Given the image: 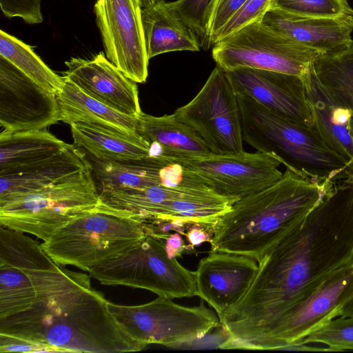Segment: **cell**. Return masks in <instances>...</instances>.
<instances>
[{
	"mask_svg": "<svg viewBox=\"0 0 353 353\" xmlns=\"http://www.w3.org/2000/svg\"><path fill=\"white\" fill-rule=\"evenodd\" d=\"M300 343H319L332 352L353 350V316L333 319L310 333Z\"/></svg>",
	"mask_w": 353,
	"mask_h": 353,
	"instance_id": "d6a6232c",
	"label": "cell"
},
{
	"mask_svg": "<svg viewBox=\"0 0 353 353\" xmlns=\"http://www.w3.org/2000/svg\"><path fill=\"white\" fill-rule=\"evenodd\" d=\"M145 236L141 222L99 203L41 246L56 263L90 272L134 248Z\"/></svg>",
	"mask_w": 353,
	"mask_h": 353,
	"instance_id": "5b68a950",
	"label": "cell"
},
{
	"mask_svg": "<svg viewBox=\"0 0 353 353\" xmlns=\"http://www.w3.org/2000/svg\"><path fill=\"white\" fill-rule=\"evenodd\" d=\"M261 21L321 54L339 52L353 43V17H303L269 8Z\"/></svg>",
	"mask_w": 353,
	"mask_h": 353,
	"instance_id": "ffe728a7",
	"label": "cell"
},
{
	"mask_svg": "<svg viewBox=\"0 0 353 353\" xmlns=\"http://www.w3.org/2000/svg\"><path fill=\"white\" fill-rule=\"evenodd\" d=\"M205 229L206 228L202 226L195 225L191 228L186 233H184V234L192 245H198L205 241H210L212 237L210 236Z\"/></svg>",
	"mask_w": 353,
	"mask_h": 353,
	"instance_id": "f35d334b",
	"label": "cell"
},
{
	"mask_svg": "<svg viewBox=\"0 0 353 353\" xmlns=\"http://www.w3.org/2000/svg\"><path fill=\"white\" fill-rule=\"evenodd\" d=\"M302 77L312 127L353 170V113L321 82L313 64Z\"/></svg>",
	"mask_w": 353,
	"mask_h": 353,
	"instance_id": "d6986e66",
	"label": "cell"
},
{
	"mask_svg": "<svg viewBox=\"0 0 353 353\" xmlns=\"http://www.w3.org/2000/svg\"><path fill=\"white\" fill-rule=\"evenodd\" d=\"M0 352H56L46 345L30 340L0 334Z\"/></svg>",
	"mask_w": 353,
	"mask_h": 353,
	"instance_id": "8d00e7d4",
	"label": "cell"
},
{
	"mask_svg": "<svg viewBox=\"0 0 353 353\" xmlns=\"http://www.w3.org/2000/svg\"><path fill=\"white\" fill-rule=\"evenodd\" d=\"M316 75L353 113V43L333 54H320L313 63Z\"/></svg>",
	"mask_w": 353,
	"mask_h": 353,
	"instance_id": "f1b7e54d",
	"label": "cell"
},
{
	"mask_svg": "<svg viewBox=\"0 0 353 353\" xmlns=\"http://www.w3.org/2000/svg\"><path fill=\"white\" fill-rule=\"evenodd\" d=\"M246 0H217L210 22L209 47L214 36Z\"/></svg>",
	"mask_w": 353,
	"mask_h": 353,
	"instance_id": "d590c367",
	"label": "cell"
},
{
	"mask_svg": "<svg viewBox=\"0 0 353 353\" xmlns=\"http://www.w3.org/2000/svg\"><path fill=\"white\" fill-rule=\"evenodd\" d=\"M321 53L272 29L261 21L216 42L212 55L230 71L248 68L303 76Z\"/></svg>",
	"mask_w": 353,
	"mask_h": 353,
	"instance_id": "9c48e42d",
	"label": "cell"
},
{
	"mask_svg": "<svg viewBox=\"0 0 353 353\" xmlns=\"http://www.w3.org/2000/svg\"><path fill=\"white\" fill-rule=\"evenodd\" d=\"M34 47L1 30L0 55L42 87L58 94L64 79L53 72L34 52Z\"/></svg>",
	"mask_w": 353,
	"mask_h": 353,
	"instance_id": "83f0119b",
	"label": "cell"
},
{
	"mask_svg": "<svg viewBox=\"0 0 353 353\" xmlns=\"http://www.w3.org/2000/svg\"><path fill=\"white\" fill-rule=\"evenodd\" d=\"M63 77L85 94L123 114L137 117L142 111L137 83L100 52L91 59L71 58Z\"/></svg>",
	"mask_w": 353,
	"mask_h": 353,
	"instance_id": "ac0fdd59",
	"label": "cell"
},
{
	"mask_svg": "<svg viewBox=\"0 0 353 353\" xmlns=\"http://www.w3.org/2000/svg\"><path fill=\"white\" fill-rule=\"evenodd\" d=\"M353 294V260L331 273L311 293L267 325L245 350H285L339 316Z\"/></svg>",
	"mask_w": 353,
	"mask_h": 353,
	"instance_id": "30bf717a",
	"label": "cell"
},
{
	"mask_svg": "<svg viewBox=\"0 0 353 353\" xmlns=\"http://www.w3.org/2000/svg\"><path fill=\"white\" fill-rule=\"evenodd\" d=\"M68 143L45 130L0 134V176L19 174L64 150Z\"/></svg>",
	"mask_w": 353,
	"mask_h": 353,
	"instance_id": "cb8c5ba5",
	"label": "cell"
},
{
	"mask_svg": "<svg viewBox=\"0 0 353 353\" xmlns=\"http://www.w3.org/2000/svg\"><path fill=\"white\" fill-rule=\"evenodd\" d=\"M88 169L83 152L69 144L58 155L28 170L0 176V208Z\"/></svg>",
	"mask_w": 353,
	"mask_h": 353,
	"instance_id": "603a6c76",
	"label": "cell"
},
{
	"mask_svg": "<svg viewBox=\"0 0 353 353\" xmlns=\"http://www.w3.org/2000/svg\"><path fill=\"white\" fill-rule=\"evenodd\" d=\"M36 299L34 283L22 268L0 263V319L26 310Z\"/></svg>",
	"mask_w": 353,
	"mask_h": 353,
	"instance_id": "f546056e",
	"label": "cell"
},
{
	"mask_svg": "<svg viewBox=\"0 0 353 353\" xmlns=\"http://www.w3.org/2000/svg\"><path fill=\"white\" fill-rule=\"evenodd\" d=\"M74 144L84 154L112 161L153 159L149 147L139 134L130 135L98 125L79 122L70 125Z\"/></svg>",
	"mask_w": 353,
	"mask_h": 353,
	"instance_id": "d4e9b609",
	"label": "cell"
},
{
	"mask_svg": "<svg viewBox=\"0 0 353 353\" xmlns=\"http://www.w3.org/2000/svg\"><path fill=\"white\" fill-rule=\"evenodd\" d=\"M145 43L150 59L175 51H199L197 36L171 10L169 2L157 0L142 8Z\"/></svg>",
	"mask_w": 353,
	"mask_h": 353,
	"instance_id": "484cf974",
	"label": "cell"
},
{
	"mask_svg": "<svg viewBox=\"0 0 353 353\" xmlns=\"http://www.w3.org/2000/svg\"><path fill=\"white\" fill-rule=\"evenodd\" d=\"M163 239L167 252L172 258H176L185 248L183 241L179 234H168Z\"/></svg>",
	"mask_w": 353,
	"mask_h": 353,
	"instance_id": "74e56055",
	"label": "cell"
},
{
	"mask_svg": "<svg viewBox=\"0 0 353 353\" xmlns=\"http://www.w3.org/2000/svg\"><path fill=\"white\" fill-rule=\"evenodd\" d=\"M259 269L250 256L210 252L199 263L196 272V296L218 314L239 303L249 290Z\"/></svg>",
	"mask_w": 353,
	"mask_h": 353,
	"instance_id": "2e32d148",
	"label": "cell"
},
{
	"mask_svg": "<svg viewBox=\"0 0 353 353\" xmlns=\"http://www.w3.org/2000/svg\"><path fill=\"white\" fill-rule=\"evenodd\" d=\"M214 154L243 150L237 95L226 72L216 66L198 94L174 112Z\"/></svg>",
	"mask_w": 353,
	"mask_h": 353,
	"instance_id": "7c38bea8",
	"label": "cell"
},
{
	"mask_svg": "<svg viewBox=\"0 0 353 353\" xmlns=\"http://www.w3.org/2000/svg\"><path fill=\"white\" fill-rule=\"evenodd\" d=\"M28 309L0 319V334L46 345L56 352L121 353L146 345L132 339L92 289L90 275L65 268L35 283Z\"/></svg>",
	"mask_w": 353,
	"mask_h": 353,
	"instance_id": "7a4b0ae2",
	"label": "cell"
},
{
	"mask_svg": "<svg viewBox=\"0 0 353 353\" xmlns=\"http://www.w3.org/2000/svg\"><path fill=\"white\" fill-rule=\"evenodd\" d=\"M236 94L279 114L312 126L301 76L239 68L225 71Z\"/></svg>",
	"mask_w": 353,
	"mask_h": 353,
	"instance_id": "e0dca14e",
	"label": "cell"
},
{
	"mask_svg": "<svg viewBox=\"0 0 353 353\" xmlns=\"http://www.w3.org/2000/svg\"><path fill=\"white\" fill-rule=\"evenodd\" d=\"M158 296L139 305H107L119 324L135 341L145 345L178 346L203 337L220 323L219 316L203 303L187 307Z\"/></svg>",
	"mask_w": 353,
	"mask_h": 353,
	"instance_id": "ba28073f",
	"label": "cell"
},
{
	"mask_svg": "<svg viewBox=\"0 0 353 353\" xmlns=\"http://www.w3.org/2000/svg\"><path fill=\"white\" fill-rule=\"evenodd\" d=\"M188 171V177L179 184L137 190L131 201L137 216L142 222L192 224L212 230L236 201L217 193Z\"/></svg>",
	"mask_w": 353,
	"mask_h": 353,
	"instance_id": "8fae6325",
	"label": "cell"
},
{
	"mask_svg": "<svg viewBox=\"0 0 353 353\" xmlns=\"http://www.w3.org/2000/svg\"><path fill=\"white\" fill-rule=\"evenodd\" d=\"M157 0H140L142 8L149 6Z\"/></svg>",
	"mask_w": 353,
	"mask_h": 353,
	"instance_id": "60d3db41",
	"label": "cell"
},
{
	"mask_svg": "<svg viewBox=\"0 0 353 353\" xmlns=\"http://www.w3.org/2000/svg\"><path fill=\"white\" fill-rule=\"evenodd\" d=\"M64 84L56 94L60 121L70 125L83 122L137 135V117L119 112L85 94L63 76Z\"/></svg>",
	"mask_w": 353,
	"mask_h": 353,
	"instance_id": "4316f807",
	"label": "cell"
},
{
	"mask_svg": "<svg viewBox=\"0 0 353 353\" xmlns=\"http://www.w3.org/2000/svg\"><path fill=\"white\" fill-rule=\"evenodd\" d=\"M335 183L286 169L270 185L236 201L212 229L210 252L263 256L298 228Z\"/></svg>",
	"mask_w": 353,
	"mask_h": 353,
	"instance_id": "3957f363",
	"label": "cell"
},
{
	"mask_svg": "<svg viewBox=\"0 0 353 353\" xmlns=\"http://www.w3.org/2000/svg\"><path fill=\"white\" fill-rule=\"evenodd\" d=\"M137 133L149 147L150 157L169 163L211 152L200 136L174 113L137 117Z\"/></svg>",
	"mask_w": 353,
	"mask_h": 353,
	"instance_id": "7402d4cb",
	"label": "cell"
},
{
	"mask_svg": "<svg viewBox=\"0 0 353 353\" xmlns=\"http://www.w3.org/2000/svg\"><path fill=\"white\" fill-rule=\"evenodd\" d=\"M353 260V182L335 183L303 223L259 262L244 297L219 316L226 349H246L264 328Z\"/></svg>",
	"mask_w": 353,
	"mask_h": 353,
	"instance_id": "6da1fadb",
	"label": "cell"
},
{
	"mask_svg": "<svg viewBox=\"0 0 353 353\" xmlns=\"http://www.w3.org/2000/svg\"><path fill=\"white\" fill-rule=\"evenodd\" d=\"M243 139L258 152L278 157L286 169L319 181L336 183L353 170L330 149L312 126L237 95Z\"/></svg>",
	"mask_w": 353,
	"mask_h": 353,
	"instance_id": "277c9868",
	"label": "cell"
},
{
	"mask_svg": "<svg viewBox=\"0 0 353 353\" xmlns=\"http://www.w3.org/2000/svg\"><path fill=\"white\" fill-rule=\"evenodd\" d=\"M2 12L8 18L19 17L29 24L43 21L40 0H0Z\"/></svg>",
	"mask_w": 353,
	"mask_h": 353,
	"instance_id": "e575fe53",
	"label": "cell"
},
{
	"mask_svg": "<svg viewBox=\"0 0 353 353\" xmlns=\"http://www.w3.org/2000/svg\"><path fill=\"white\" fill-rule=\"evenodd\" d=\"M270 8L314 17H353L346 0H272Z\"/></svg>",
	"mask_w": 353,
	"mask_h": 353,
	"instance_id": "1f68e13d",
	"label": "cell"
},
{
	"mask_svg": "<svg viewBox=\"0 0 353 353\" xmlns=\"http://www.w3.org/2000/svg\"><path fill=\"white\" fill-rule=\"evenodd\" d=\"M89 273L103 285L145 289L158 296L196 295V272L168 255L163 239L147 233L134 248Z\"/></svg>",
	"mask_w": 353,
	"mask_h": 353,
	"instance_id": "52a82bcc",
	"label": "cell"
},
{
	"mask_svg": "<svg viewBox=\"0 0 353 353\" xmlns=\"http://www.w3.org/2000/svg\"><path fill=\"white\" fill-rule=\"evenodd\" d=\"M272 0H246L230 18L212 40L216 42L256 21H261L270 7Z\"/></svg>",
	"mask_w": 353,
	"mask_h": 353,
	"instance_id": "836d02e7",
	"label": "cell"
},
{
	"mask_svg": "<svg viewBox=\"0 0 353 353\" xmlns=\"http://www.w3.org/2000/svg\"><path fill=\"white\" fill-rule=\"evenodd\" d=\"M84 155L99 194L157 185H174L181 183L185 176V168L177 163H168L156 159L137 161H103Z\"/></svg>",
	"mask_w": 353,
	"mask_h": 353,
	"instance_id": "44dd1931",
	"label": "cell"
},
{
	"mask_svg": "<svg viewBox=\"0 0 353 353\" xmlns=\"http://www.w3.org/2000/svg\"><path fill=\"white\" fill-rule=\"evenodd\" d=\"M217 0H176L169 2L173 12L199 38L201 46L209 47L208 30Z\"/></svg>",
	"mask_w": 353,
	"mask_h": 353,
	"instance_id": "4dcf8cb0",
	"label": "cell"
},
{
	"mask_svg": "<svg viewBox=\"0 0 353 353\" xmlns=\"http://www.w3.org/2000/svg\"><path fill=\"white\" fill-rule=\"evenodd\" d=\"M351 178H352V182H353V172H352V174L351 175Z\"/></svg>",
	"mask_w": 353,
	"mask_h": 353,
	"instance_id": "b9f144b4",
	"label": "cell"
},
{
	"mask_svg": "<svg viewBox=\"0 0 353 353\" xmlns=\"http://www.w3.org/2000/svg\"><path fill=\"white\" fill-rule=\"evenodd\" d=\"M99 203L90 167L1 207L0 224L46 241L74 219L94 209Z\"/></svg>",
	"mask_w": 353,
	"mask_h": 353,
	"instance_id": "8992f818",
	"label": "cell"
},
{
	"mask_svg": "<svg viewBox=\"0 0 353 353\" xmlns=\"http://www.w3.org/2000/svg\"><path fill=\"white\" fill-rule=\"evenodd\" d=\"M94 11L106 57L130 79L145 83L149 58L140 0H96Z\"/></svg>",
	"mask_w": 353,
	"mask_h": 353,
	"instance_id": "5bb4252c",
	"label": "cell"
},
{
	"mask_svg": "<svg viewBox=\"0 0 353 353\" xmlns=\"http://www.w3.org/2000/svg\"><path fill=\"white\" fill-rule=\"evenodd\" d=\"M59 121L56 94L0 55V124L3 131L45 130Z\"/></svg>",
	"mask_w": 353,
	"mask_h": 353,
	"instance_id": "9a60e30c",
	"label": "cell"
},
{
	"mask_svg": "<svg viewBox=\"0 0 353 353\" xmlns=\"http://www.w3.org/2000/svg\"><path fill=\"white\" fill-rule=\"evenodd\" d=\"M339 316H353V294L341 307Z\"/></svg>",
	"mask_w": 353,
	"mask_h": 353,
	"instance_id": "ab89813d",
	"label": "cell"
},
{
	"mask_svg": "<svg viewBox=\"0 0 353 353\" xmlns=\"http://www.w3.org/2000/svg\"><path fill=\"white\" fill-rule=\"evenodd\" d=\"M169 163L181 164L217 193L236 201L270 185L283 175L278 157L258 151L226 154L210 152Z\"/></svg>",
	"mask_w": 353,
	"mask_h": 353,
	"instance_id": "4fadbf2b",
	"label": "cell"
}]
</instances>
